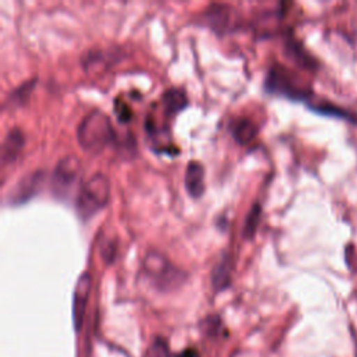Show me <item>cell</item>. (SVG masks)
<instances>
[{"instance_id":"1","label":"cell","mask_w":357,"mask_h":357,"mask_svg":"<svg viewBox=\"0 0 357 357\" xmlns=\"http://www.w3.org/2000/svg\"><path fill=\"white\" fill-rule=\"evenodd\" d=\"M116 138L107 114L100 110L88 113L77 127V141L88 152H99Z\"/></svg>"},{"instance_id":"2","label":"cell","mask_w":357,"mask_h":357,"mask_svg":"<svg viewBox=\"0 0 357 357\" xmlns=\"http://www.w3.org/2000/svg\"><path fill=\"white\" fill-rule=\"evenodd\" d=\"M110 198V181L102 173H93L78 187L75 198V209L82 220L91 219Z\"/></svg>"},{"instance_id":"3","label":"cell","mask_w":357,"mask_h":357,"mask_svg":"<svg viewBox=\"0 0 357 357\" xmlns=\"http://www.w3.org/2000/svg\"><path fill=\"white\" fill-rule=\"evenodd\" d=\"M142 269L159 290L176 289L187 279V273L184 271L177 268L166 255L156 250H151L145 254Z\"/></svg>"},{"instance_id":"4","label":"cell","mask_w":357,"mask_h":357,"mask_svg":"<svg viewBox=\"0 0 357 357\" xmlns=\"http://www.w3.org/2000/svg\"><path fill=\"white\" fill-rule=\"evenodd\" d=\"M265 89L269 93L280 95L291 100H308L311 91L284 66L275 64L269 68L265 78Z\"/></svg>"},{"instance_id":"5","label":"cell","mask_w":357,"mask_h":357,"mask_svg":"<svg viewBox=\"0 0 357 357\" xmlns=\"http://www.w3.org/2000/svg\"><path fill=\"white\" fill-rule=\"evenodd\" d=\"M81 173V162L77 156L68 155L61 158L53 170L50 184L52 191L57 198H67L77 184Z\"/></svg>"},{"instance_id":"6","label":"cell","mask_w":357,"mask_h":357,"mask_svg":"<svg viewBox=\"0 0 357 357\" xmlns=\"http://www.w3.org/2000/svg\"><path fill=\"white\" fill-rule=\"evenodd\" d=\"M234 11L227 4H209L201 14V22L216 33H223L231 28Z\"/></svg>"},{"instance_id":"7","label":"cell","mask_w":357,"mask_h":357,"mask_svg":"<svg viewBox=\"0 0 357 357\" xmlns=\"http://www.w3.org/2000/svg\"><path fill=\"white\" fill-rule=\"evenodd\" d=\"M89 293H91V275L88 272H84L78 278L77 284L74 287V293H73V310L71 311H73L74 329L77 332L82 326L85 307H86Z\"/></svg>"},{"instance_id":"8","label":"cell","mask_w":357,"mask_h":357,"mask_svg":"<svg viewBox=\"0 0 357 357\" xmlns=\"http://www.w3.org/2000/svg\"><path fill=\"white\" fill-rule=\"evenodd\" d=\"M43 181V172L36 170L33 173H29L24 178H21L17 185L13 188V192L10 194V202L13 205L24 204L29 201L40 188V184Z\"/></svg>"},{"instance_id":"9","label":"cell","mask_w":357,"mask_h":357,"mask_svg":"<svg viewBox=\"0 0 357 357\" xmlns=\"http://www.w3.org/2000/svg\"><path fill=\"white\" fill-rule=\"evenodd\" d=\"M184 184L188 195L192 198H199L205 190V169L204 166L197 162L191 160L187 163Z\"/></svg>"},{"instance_id":"10","label":"cell","mask_w":357,"mask_h":357,"mask_svg":"<svg viewBox=\"0 0 357 357\" xmlns=\"http://www.w3.org/2000/svg\"><path fill=\"white\" fill-rule=\"evenodd\" d=\"M233 259L231 255L225 252L222 258L215 264L211 272V283L215 291L225 290L231 283V273H233Z\"/></svg>"},{"instance_id":"11","label":"cell","mask_w":357,"mask_h":357,"mask_svg":"<svg viewBox=\"0 0 357 357\" xmlns=\"http://www.w3.org/2000/svg\"><path fill=\"white\" fill-rule=\"evenodd\" d=\"M24 144H25L24 134L18 128H13L7 132V135L1 144V155H0L3 167L7 163H11L18 158Z\"/></svg>"},{"instance_id":"12","label":"cell","mask_w":357,"mask_h":357,"mask_svg":"<svg viewBox=\"0 0 357 357\" xmlns=\"http://www.w3.org/2000/svg\"><path fill=\"white\" fill-rule=\"evenodd\" d=\"M160 105L163 107V113L167 117H172L188 106V98L183 89L169 88L162 93Z\"/></svg>"},{"instance_id":"13","label":"cell","mask_w":357,"mask_h":357,"mask_svg":"<svg viewBox=\"0 0 357 357\" xmlns=\"http://www.w3.org/2000/svg\"><path fill=\"white\" fill-rule=\"evenodd\" d=\"M229 130L234 141L240 145H245L251 142L258 132L257 124L248 117H236L234 120H231Z\"/></svg>"},{"instance_id":"14","label":"cell","mask_w":357,"mask_h":357,"mask_svg":"<svg viewBox=\"0 0 357 357\" xmlns=\"http://www.w3.org/2000/svg\"><path fill=\"white\" fill-rule=\"evenodd\" d=\"M286 52L290 59H293L294 63L301 66L303 68L314 70L317 66V61L304 50V47L294 39V38H287L286 40Z\"/></svg>"},{"instance_id":"15","label":"cell","mask_w":357,"mask_h":357,"mask_svg":"<svg viewBox=\"0 0 357 357\" xmlns=\"http://www.w3.org/2000/svg\"><path fill=\"white\" fill-rule=\"evenodd\" d=\"M308 107L319 114H325V116H331V117H337V119H344L347 121L351 123H357V116H354L353 113L331 103L326 100H321V102H315V103H310Z\"/></svg>"},{"instance_id":"16","label":"cell","mask_w":357,"mask_h":357,"mask_svg":"<svg viewBox=\"0 0 357 357\" xmlns=\"http://www.w3.org/2000/svg\"><path fill=\"white\" fill-rule=\"evenodd\" d=\"M261 215H262V206L259 202H254L252 206L250 208L245 219H244V225H243V230L241 234L245 240H251L255 233L257 229L259 226V220H261Z\"/></svg>"},{"instance_id":"17","label":"cell","mask_w":357,"mask_h":357,"mask_svg":"<svg viewBox=\"0 0 357 357\" xmlns=\"http://www.w3.org/2000/svg\"><path fill=\"white\" fill-rule=\"evenodd\" d=\"M35 82H36L35 78L25 81L24 84H21L18 88H15V89L10 93V96H8L7 100H8L11 105H22V102H25V100L29 98V95H31V92H32V89H33Z\"/></svg>"},{"instance_id":"18","label":"cell","mask_w":357,"mask_h":357,"mask_svg":"<svg viewBox=\"0 0 357 357\" xmlns=\"http://www.w3.org/2000/svg\"><path fill=\"white\" fill-rule=\"evenodd\" d=\"M114 113H116L117 119H119L121 123H127V121L131 120V117H132V112H131L130 106H128L126 102L120 100V99H116V100H114Z\"/></svg>"},{"instance_id":"19","label":"cell","mask_w":357,"mask_h":357,"mask_svg":"<svg viewBox=\"0 0 357 357\" xmlns=\"http://www.w3.org/2000/svg\"><path fill=\"white\" fill-rule=\"evenodd\" d=\"M146 357H169V349L163 339H155L153 344L149 347Z\"/></svg>"},{"instance_id":"20","label":"cell","mask_w":357,"mask_h":357,"mask_svg":"<svg viewBox=\"0 0 357 357\" xmlns=\"http://www.w3.org/2000/svg\"><path fill=\"white\" fill-rule=\"evenodd\" d=\"M114 254H116V245L112 243H107L102 250V255L106 262H112L114 259Z\"/></svg>"},{"instance_id":"21","label":"cell","mask_w":357,"mask_h":357,"mask_svg":"<svg viewBox=\"0 0 357 357\" xmlns=\"http://www.w3.org/2000/svg\"><path fill=\"white\" fill-rule=\"evenodd\" d=\"M176 357H197V353L192 349H187L183 353H180L178 356H176Z\"/></svg>"}]
</instances>
